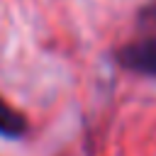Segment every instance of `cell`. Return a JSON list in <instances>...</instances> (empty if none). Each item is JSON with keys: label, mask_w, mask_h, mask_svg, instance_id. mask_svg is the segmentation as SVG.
I'll use <instances>...</instances> for the list:
<instances>
[{"label": "cell", "mask_w": 156, "mask_h": 156, "mask_svg": "<svg viewBox=\"0 0 156 156\" xmlns=\"http://www.w3.org/2000/svg\"><path fill=\"white\" fill-rule=\"evenodd\" d=\"M117 58L129 71H136L144 76H156V34L122 46L117 51Z\"/></svg>", "instance_id": "6da1fadb"}, {"label": "cell", "mask_w": 156, "mask_h": 156, "mask_svg": "<svg viewBox=\"0 0 156 156\" xmlns=\"http://www.w3.org/2000/svg\"><path fill=\"white\" fill-rule=\"evenodd\" d=\"M27 132V119L22 112H17L12 105H7L0 98V136L5 139H17Z\"/></svg>", "instance_id": "7a4b0ae2"}, {"label": "cell", "mask_w": 156, "mask_h": 156, "mask_svg": "<svg viewBox=\"0 0 156 156\" xmlns=\"http://www.w3.org/2000/svg\"><path fill=\"white\" fill-rule=\"evenodd\" d=\"M144 20V24H149V27H156V5H151L149 10H144V15H141Z\"/></svg>", "instance_id": "3957f363"}]
</instances>
